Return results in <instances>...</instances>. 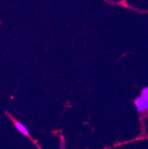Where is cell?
Instances as JSON below:
<instances>
[{"label": "cell", "mask_w": 148, "mask_h": 149, "mask_svg": "<svg viewBox=\"0 0 148 149\" xmlns=\"http://www.w3.org/2000/svg\"><path fill=\"white\" fill-rule=\"evenodd\" d=\"M6 115L7 116H8V117L11 120V121L13 122L16 129L17 130L20 134H22L24 135V136H29L30 135L29 131H28V128H27L24 125H23L22 123H21L20 122H19L18 120H16V119L13 118V116H12L10 114H9V113H6Z\"/></svg>", "instance_id": "6da1fadb"}, {"label": "cell", "mask_w": 148, "mask_h": 149, "mask_svg": "<svg viewBox=\"0 0 148 149\" xmlns=\"http://www.w3.org/2000/svg\"><path fill=\"white\" fill-rule=\"evenodd\" d=\"M134 105L138 112H145L148 110V100L142 97H138L134 100Z\"/></svg>", "instance_id": "7a4b0ae2"}, {"label": "cell", "mask_w": 148, "mask_h": 149, "mask_svg": "<svg viewBox=\"0 0 148 149\" xmlns=\"http://www.w3.org/2000/svg\"><path fill=\"white\" fill-rule=\"evenodd\" d=\"M141 97L148 100V87H145L142 89V93H141Z\"/></svg>", "instance_id": "3957f363"}]
</instances>
